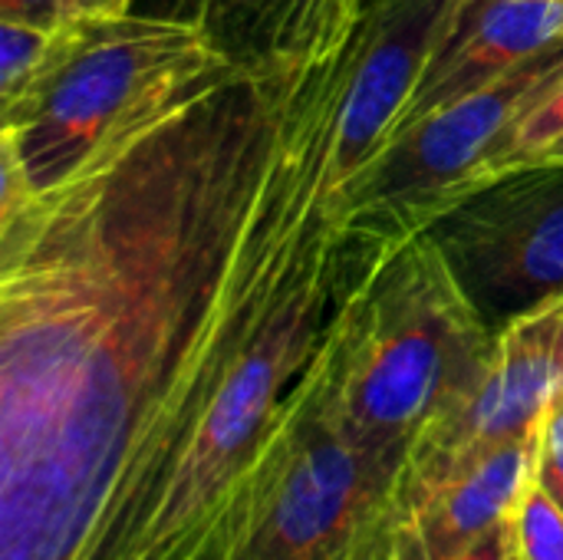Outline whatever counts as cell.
<instances>
[{
    "label": "cell",
    "instance_id": "obj_13",
    "mask_svg": "<svg viewBox=\"0 0 563 560\" xmlns=\"http://www.w3.org/2000/svg\"><path fill=\"white\" fill-rule=\"evenodd\" d=\"M563 139V56L561 63L528 92L511 125L492 155V188L518 172L541 165V158Z\"/></svg>",
    "mask_w": 563,
    "mask_h": 560
},
{
    "label": "cell",
    "instance_id": "obj_12",
    "mask_svg": "<svg viewBox=\"0 0 563 560\" xmlns=\"http://www.w3.org/2000/svg\"><path fill=\"white\" fill-rule=\"evenodd\" d=\"M366 10L369 0H191L188 17L231 63L261 69L336 53Z\"/></svg>",
    "mask_w": 563,
    "mask_h": 560
},
{
    "label": "cell",
    "instance_id": "obj_5",
    "mask_svg": "<svg viewBox=\"0 0 563 560\" xmlns=\"http://www.w3.org/2000/svg\"><path fill=\"white\" fill-rule=\"evenodd\" d=\"M336 373L330 320L290 389L280 462L238 560H379L396 479L350 442L336 413Z\"/></svg>",
    "mask_w": 563,
    "mask_h": 560
},
{
    "label": "cell",
    "instance_id": "obj_11",
    "mask_svg": "<svg viewBox=\"0 0 563 560\" xmlns=\"http://www.w3.org/2000/svg\"><path fill=\"white\" fill-rule=\"evenodd\" d=\"M538 436L511 442L432 488L389 535L379 560H459L515 515L534 479Z\"/></svg>",
    "mask_w": 563,
    "mask_h": 560
},
{
    "label": "cell",
    "instance_id": "obj_21",
    "mask_svg": "<svg viewBox=\"0 0 563 560\" xmlns=\"http://www.w3.org/2000/svg\"><path fill=\"white\" fill-rule=\"evenodd\" d=\"M558 360H561V373H563V320H561V333H558Z\"/></svg>",
    "mask_w": 563,
    "mask_h": 560
},
{
    "label": "cell",
    "instance_id": "obj_9",
    "mask_svg": "<svg viewBox=\"0 0 563 560\" xmlns=\"http://www.w3.org/2000/svg\"><path fill=\"white\" fill-rule=\"evenodd\" d=\"M452 10L455 0H379L369 40L340 106L330 191H343L396 139L445 40Z\"/></svg>",
    "mask_w": 563,
    "mask_h": 560
},
{
    "label": "cell",
    "instance_id": "obj_17",
    "mask_svg": "<svg viewBox=\"0 0 563 560\" xmlns=\"http://www.w3.org/2000/svg\"><path fill=\"white\" fill-rule=\"evenodd\" d=\"M0 20L56 30L66 23V0H0Z\"/></svg>",
    "mask_w": 563,
    "mask_h": 560
},
{
    "label": "cell",
    "instance_id": "obj_1",
    "mask_svg": "<svg viewBox=\"0 0 563 560\" xmlns=\"http://www.w3.org/2000/svg\"><path fill=\"white\" fill-rule=\"evenodd\" d=\"M379 0L330 56L218 66L0 218V560H122L330 188Z\"/></svg>",
    "mask_w": 563,
    "mask_h": 560
},
{
    "label": "cell",
    "instance_id": "obj_20",
    "mask_svg": "<svg viewBox=\"0 0 563 560\" xmlns=\"http://www.w3.org/2000/svg\"><path fill=\"white\" fill-rule=\"evenodd\" d=\"M541 165H563V139L544 155V158H541ZM534 168H538V165H534Z\"/></svg>",
    "mask_w": 563,
    "mask_h": 560
},
{
    "label": "cell",
    "instance_id": "obj_6",
    "mask_svg": "<svg viewBox=\"0 0 563 560\" xmlns=\"http://www.w3.org/2000/svg\"><path fill=\"white\" fill-rule=\"evenodd\" d=\"M561 56L563 50L538 56L399 132L343 191H330V208L343 228L399 248L488 191L492 155L505 129Z\"/></svg>",
    "mask_w": 563,
    "mask_h": 560
},
{
    "label": "cell",
    "instance_id": "obj_15",
    "mask_svg": "<svg viewBox=\"0 0 563 560\" xmlns=\"http://www.w3.org/2000/svg\"><path fill=\"white\" fill-rule=\"evenodd\" d=\"M515 560H563V512L538 479L515 508Z\"/></svg>",
    "mask_w": 563,
    "mask_h": 560
},
{
    "label": "cell",
    "instance_id": "obj_19",
    "mask_svg": "<svg viewBox=\"0 0 563 560\" xmlns=\"http://www.w3.org/2000/svg\"><path fill=\"white\" fill-rule=\"evenodd\" d=\"M135 0H66L69 20H112L132 13Z\"/></svg>",
    "mask_w": 563,
    "mask_h": 560
},
{
    "label": "cell",
    "instance_id": "obj_8",
    "mask_svg": "<svg viewBox=\"0 0 563 560\" xmlns=\"http://www.w3.org/2000/svg\"><path fill=\"white\" fill-rule=\"evenodd\" d=\"M432 238L495 333L563 300V165L498 182L442 218Z\"/></svg>",
    "mask_w": 563,
    "mask_h": 560
},
{
    "label": "cell",
    "instance_id": "obj_18",
    "mask_svg": "<svg viewBox=\"0 0 563 560\" xmlns=\"http://www.w3.org/2000/svg\"><path fill=\"white\" fill-rule=\"evenodd\" d=\"M459 560H515V515L505 518L501 525H495Z\"/></svg>",
    "mask_w": 563,
    "mask_h": 560
},
{
    "label": "cell",
    "instance_id": "obj_4",
    "mask_svg": "<svg viewBox=\"0 0 563 560\" xmlns=\"http://www.w3.org/2000/svg\"><path fill=\"white\" fill-rule=\"evenodd\" d=\"M228 63L195 17L79 20L56 66L0 106V145L13 152L33 191H46L132 116Z\"/></svg>",
    "mask_w": 563,
    "mask_h": 560
},
{
    "label": "cell",
    "instance_id": "obj_3",
    "mask_svg": "<svg viewBox=\"0 0 563 560\" xmlns=\"http://www.w3.org/2000/svg\"><path fill=\"white\" fill-rule=\"evenodd\" d=\"M350 238L356 261L333 314L336 413L350 442L399 482L412 442L475 383L498 333L432 231L399 248Z\"/></svg>",
    "mask_w": 563,
    "mask_h": 560
},
{
    "label": "cell",
    "instance_id": "obj_2",
    "mask_svg": "<svg viewBox=\"0 0 563 560\" xmlns=\"http://www.w3.org/2000/svg\"><path fill=\"white\" fill-rule=\"evenodd\" d=\"M353 261L327 188L122 560H238L280 462L290 389L323 343Z\"/></svg>",
    "mask_w": 563,
    "mask_h": 560
},
{
    "label": "cell",
    "instance_id": "obj_16",
    "mask_svg": "<svg viewBox=\"0 0 563 560\" xmlns=\"http://www.w3.org/2000/svg\"><path fill=\"white\" fill-rule=\"evenodd\" d=\"M538 485L561 505L563 512V386L551 399L541 432H538V462H534Z\"/></svg>",
    "mask_w": 563,
    "mask_h": 560
},
{
    "label": "cell",
    "instance_id": "obj_7",
    "mask_svg": "<svg viewBox=\"0 0 563 560\" xmlns=\"http://www.w3.org/2000/svg\"><path fill=\"white\" fill-rule=\"evenodd\" d=\"M561 320L563 300H554L498 330L492 360L475 383L455 396L412 442L389 502L386 541L393 528L445 479L511 442L534 439L541 432L544 413L563 386L558 360Z\"/></svg>",
    "mask_w": 563,
    "mask_h": 560
},
{
    "label": "cell",
    "instance_id": "obj_10",
    "mask_svg": "<svg viewBox=\"0 0 563 560\" xmlns=\"http://www.w3.org/2000/svg\"><path fill=\"white\" fill-rule=\"evenodd\" d=\"M554 50H563V0H455L399 132Z\"/></svg>",
    "mask_w": 563,
    "mask_h": 560
},
{
    "label": "cell",
    "instance_id": "obj_14",
    "mask_svg": "<svg viewBox=\"0 0 563 560\" xmlns=\"http://www.w3.org/2000/svg\"><path fill=\"white\" fill-rule=\"evenodd\" d=\"M79 20H66L56 30L0 20V106L36 86L76 36Z\"/></svg>",
    "mask_w": 563,
    "mask_h": 560
}]
</instances>
